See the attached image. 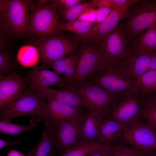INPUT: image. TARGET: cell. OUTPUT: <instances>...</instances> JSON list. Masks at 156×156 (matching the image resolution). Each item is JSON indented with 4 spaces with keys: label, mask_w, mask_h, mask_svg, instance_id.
Instances as JSON below:
<instances>
[{
    "label": "cell",
    "mask_w": 156,
    "mask_h": 156,
    "mask_svg": "<svg viewBox=\"0 0 156 156\" xmlns=\"http://www.w3.org/2000/svg\"><path fill=\"white\" fill-rule=\"evenodd\" d=\"M28 0H0V32L8 37L26 35L31 7Z\"/></svg>",
    "instance_id": "6da1fadb"
},
{
    "label": "cell",
    "mask_w": 156,
    "mask_h": 156,
    "mask_svg": "<svg viewBox=\"0 0 156 156\" xmlns=\"http://www.w3.org/2000/svg\"><path fill=\"white\" fill-rule=\"evenodd\" d=\"M57 0H38L31 7L26 35L47 37L60 32Z\"/></svg>",
    "instance_id": "7a4b0ae2"
},
{
    "label": "cell",
    "mask_w": 156,
    "mask_h": 156,
    "mask_svg": "<svg viewBox=\"0 0 156 156\" xmlns=\"http://www.w3.org/2000/svg\"><path fill=\"white\" fill-rule=\"evenodd\" d=\"M32 44L38 49L41 65L48 68L55 61L78 50L79 43L72 36L62 32L44 37H35Z\"/></svg>",
    "instance_id": "3957f363"
},
{
    "label": "cell",
    "mask_w": 156,
    "mask_h": 156,
    "mask_svg": "<svg viewBox=\"0 0 156 156\" xmlns=\"http://www.w3.org/2000/svg\"><path fill=\"white\" fill-rule=\"evenodd\" d=\"M100 42L79 43L74 79L70 85L75 86L91 80L105 67Z\"/></svg>",
    "instance_id": "277c9868"
},
{
    "label": "cell",
    "mask_w": 156,
    "mask_h": 156,
    "mask_svg": "<svg viewBox=\"0 0 156 156\" xmlns=\"http://www.w3.org/2000/svg\"><path fill=\"white\" fill-rule=\"evenodd\" d=\"M128 9L127 20L117 25L125 32L131 43L141 33L156 23V1L138 0Z\"/></svg>",
    "instance_id": "5b68a950"
},
{
    "label": "cell",
    "mask_w": 156,
    "mask_h": 156,
    "mask_svg": "<svg viewBox=\"0 0 156 156\" xmlns=\"http://www.w3.org/2000/svg\"><path fill=\"white\" fill-rule=\"evenodd\" d=\"M83 119L44 122V127L50 133L55 151L62 155L83 141L81 129Z\"/></svg>",
    "instance_id": "8992f818"
},
{
    "label": "cell",
    "mask_w": 156,
    "mask_h": 156,
    "mask_svg": "<svg viewBox=\"0 0 156 156\" xmlns=\"http://www.w3.org/2000/svg\"><path fill=\"white\" fill-rule=\"evenodd\" d=\"M118 141L150 154L156 150V131L138 119L124 127L113 144Z\"/></svg>",
    "instance_id": "52a82bcc"
},
{
    "label": "cell",
    "mask_w": 156,
    "mask_h": 156,
    "mask_svg": "<svg viewBox=\"0 0 156 156\" xmlns=\"http://www.w3.org/2000/svg\"><path fill=\"white\" fill-rule=\"evenodd\" d=\"M47 103V99L36 90L29 87L13 102L0 110V120H11L25 115L37 116L42 112Z\"/></svg>",
    "instance_id": "ba28073f"
},
{
    "label": "cell",
    "mask_w": 156,
    "mask_h": 156,
    "mask_svg": "<svg viewBox=\"0 0 156 156\" xmlns=\"http://www.w3.org/2000/svg\"><path fill=\"white\" fill-rule=\"evenodd\" d=\"M138 92L115 95L106 118L125 125L141 118L144 104L138 95Z\"/></svg>",
    "instance_id": "9c48e42d"
},
{
    "label": "cell",
    "mask_w": 156,
    "mask_h": 156,
    "mask_svg": "<svg viewBox=\"0 0 156 156\" xmlns=\"http://www.w3.org/2000/svg\"><path fill=\"white\" fill-rule=\"evenodd\" d=\"M99 45L105 67L117 65L132 52L128 37L117 25L100 41Z\"/></svg>",
    "instance_id": "30bf717a"
},
{
    "label": "cell",
    "mask_w": 156,
    "mask_h": 156,
    "mask_svg": "<svg viewBox=\"0 0 156 156\" xmlns=\"http://www.w3.org/2000/svg\"><path fill=\"white\" fill-rule=\"evenodd\" d=\"M89 81L115 95L138 91L137 82L118 65L105 67Z\"/></svg>",
    "instance_id": "8fae6325"
},
{
    "label": "cell",
    "mask_w": 156,
    "mask_h": 156,
    "mask_svg": "<svg viewBox=\"0 0 156 156\" xmlns=\"http://www.w3.org/2000/svg\"><path fill=\"white\" fill-rule=\"evenodd\" d=\"M74 86L88 105L89 109L102 120L105 119L115 94L90 81L84 82Z\"/></svg>",
    "instance_id": "7c38bea8"
},
{
    "label": "cell",
    "mask_w": 156,
    "mask_h": 156,
    "mask_svg": "<svg viewBox=\"0 0 156 156\" xmlns=\"http://www.w3.org/2000/svg\"><path fill=\"white\" fill-rule=\"evenodd\" d=\"M128 14V8L114 9L104 21L95 24L86 32L78 35L74 34L72 36L79 43L100 42L117 25L120 21L127 18Z\"/></svg>",
    "instance_id": "4fadbf2b"
},
{
    "label": "cell",
    "mask_w": 156,
    "mask_h": 156,
    "mask_svg": "<svg viewBox=\"0 0 156 156\" xmlns=\"http://www.w3.org/2000/svg\"><path fill=\"white\" fill-rule=\"evenodd\" d=\"M46 98L47 103L41 113L38 116H33L30 122L38 125V122L43 121L79 119L83 118L84 114L77 109L51 98Z\"/></svg>",
    "instance_id": "5bb4252c"
},
{
    "label": "cell",
    "mask_w": 156,
    "mask_h": 156,
    "mask_svg": "<svg viewBox=\"0 0 156 156\" xmlns=\"http://www.w3.org/2000/svg\"><path fill=\"white\" fill-rule=\"evenodd\" d=\"M29 88L25 78L16 72L0 75V110L8 105Z\"/></svg>",
    "instance_id": "9a60e30c"
},
{
    "label": "cell",
    "mask_w": 156,
    "mask_h": 156,
    "mask_svg": "<svg viewBox=\"0 0 156 156\" xmlns=\"http://www.w3.org/2000/svg\"><path fill=\"white\" fill-rule=\"evenodd\" d=\"M36 90L43 96L50 98L72 107L82 112V109H89L88 105L81 97L76 87L71 85L58 89L48 87H40Z\"/></svg>",
    "instance_id": "2e32d148"
},
{
    "label": "cell",
    "mask_w": 156,
    "mask_h": 156,
    "mask_svg": "<svg viewBox=\"0 0 156 156\" xmlns=\"http://www.w3.org/2000/svg\"><path fill=\"white\" fill-rule=\"evenodd\" d=\"M48 68L42 65L35 66L27 72L25 78L30 88L35 90L40 87L55 85L62 88L68 85L64 78Z\"/></svg>",
    "instance_id": "e0dca14e"
},
{
    "label": "cell",
    "mask_w": 156,
    "mask_h": 156,
    "mask_svg": "<svg viewBox=\"0 0 156 156\" xmlns=\"http://www.w3.org/2000/svg\"><path fill=\"white\" fill-rule=\"evenodd\" d=\"M152 53L136 56L131 52L117 65L137 82L139 78L147 71Z\"/></svg>",
    "instance_id": "ac0fdd59"
},
{
    "label": "cell",
    "mask_w": 156,
    "mask_h": 156,
    "mask_svg": "<svg viewBox=\"0 0 156 156\" xmlns=\"http://www.w3.org/2000/svg\"><path fill=\"white\" fill-rule=\"evenodd\" d=\"M131 45L132 52L135 55L156 52V23L139 34Z\"/></svg>",
    "instance_id": "d6986e66"
},
{
    "label": "cell",
    "mask_w": 156,
    "mask_h": 156,
    "mask_svg": "<svg viewBox=\"0 0 156 156\" xmlns=\"http://www.w3.org/2000/svg\"><path fill=\"white\" fill-rule=\"evenodd\" d=\"M126 125L105 118L99 125L97 143L105 145H112Z\"/></svg>",
    "instance_id": "ffe728a7"
},
{
    "label": "cell",
    "mask_w": 156,
    "mask_h": 156,
    "mask_svg": "<svg viewBox=\"0 0 156 156\" xmlns=\"http://www.w3.org/2000/svg\"><path fill=\"white\" fill-rule=\"evenodd\" d=\"M102 120L99 116L89 109L84 114L81 129L83 141L97 142L99 126Z\"/></svg>",
    "instance_id": "44dd1931"
},
{
    "label": "cell",
    "mask_w": 156,
    "mask_h": 156,
    "mask_svg": "<svg viewBox=\"0 0 156 156\" xmlns=\"http://www.w3.org/2000/svg\"><path fill=\"white\" fill-rule=\"evenodd\" d=\"M55 151L50 133L44 127L40 140L26 156H56Z\"/></svg>",
    "instance_id": "7402d4cb"
},
{
    "label": "cell",
    "mask_w": 156,
    "mask_h": 156,
    "mask_svg": "<svg viewBox=\"0 0 156 156\" xmlns=\"http://www.w3.org/2000/svg\"><path fill=\"white\" fill-rule=\"evenodd\" d=\"M40 57L38 49L32 44L22 46L18 50L17 54L18 62L25 67L36 66Z\"/></svg>",
    "instance_id": "603a6c76"
},
{
    "label": "cell",
    "mask_w": 156,
    "mask_h": 156,
    "mask_svg": "<svg viewBox=\"0 0 156 156\" xmlns=\"http://www.w3.org/2000/svg\"><path fill=\"white\" fill-rule=\"evenodd\" d=\"M107 146L96 142L83 141L65 151L61 156H87L92 151Z\"/></svg>",
    "instance_id": "cb8c5ba5"
},
{
    "label": "cell",
    "mask_w": 156,
    "mask_h": 156,
    "mask_svg": "<svg viewBox=\"0 0 156 156\" xmlns=\"http://www.w3.org/2000/svg\"><path fill=\"white\" fill-rule=\"evenodd\" d=\"M137 84L143 96L156 92V70L144 73L139 78Z\"/></svg>",
    "instance_id": "d4e9b609"
},
{
    "label": "cell",
    "mask_w": 156,
    "mask_h": 156,
    "mask_svg": "<svg viewBox=\"0 0 156 156\" xmlns=\"http://www.w3.org/2000/svg\"><path fill=\"white\" fill-rule=\"evenodd\" d=\"M91 7L94 8L92 0L84 1L68 10L61 11L58 13V16L60 15L61 18V23H65L75 20L83 11Z\"/></svg>",
    "instance_id": "484cf974"
},
{
    "label": "cell",
    "mask_w": 156,
    "mask_h": 156,
    "mask_svg": "<svg viewBox=\"0 0 156 156\" xmlns=\"http://www.w3.org/2000/svg\"><path fill=\"white\" fill-rule=\"evenodd\" d=\"M95 24L77 19L65 23H61L59 31L72 32L75 35H80L88 31Z\"/></svg>",
    "instance_id": "4316f807"
},
{
    "label": "cell",
    "mask_w": 156,
    "mask_h": 156,
    "mask_svg": "<svg viewBox=\"0 0 156 156\" xmlns=\"http://www.w3.org/2000/svg\"><path fill=\"white\" fill-rule=\"evenodd\" d=\"M17 67L15 60L8 49L0 50V75L16 73Z\"/></svg>",
    "instance_id": "83f0119b"
},
{
    "label": "cell",
    "mask_w": 156,
    "mask_h": 156,
    "mask_svg": "<svg viewBox=\"0 0 156 156\" xmlns=\"http://www.w3.org/2000/svg\"><path fill=\"white\" fill-rule=\"evenodd\" d=\"M38 125L30 122L28 125L14 124L10 121L4 120L0 121V132L12 135H19L26 131L33 129Z\"/></svg>",
    "instance_id": "f1b7e54d"
},
{
    "label": "cell",
    "mask_w": 156,
    "mask_h": 156,
    "mask_svg": "<svg viewBox=\"0 0 156 156\" xmlns=\"http://www.w3.org/2000/svg\"><path fill=\"white\" fill-rule=\"evenodd\" d=\"M138 0H93L92 2L95 7L108 8L112 10L128 8Z\"/></svg>",
    "instance_id": "f546056e"
},
{
    "label": "cell",
    "mask_w": 156,
    "mask_h": 156,
    "mask_svg": "<svg viewBox=\"0 0 156 156\" xmlns=\"http://www.w3.org/2000/svg\"><path fill=\"white\" fill-rule=\"evenodd\" d=\"M141 117L145 120L147 125L156 131V105L145 103L142 108Z\"/></svg>",
    "instance_id": "4dcf8cb0"
},
{
    "label": "cell",
    "mask_w": 156,
    "mask_h": 156,
    "mask_svg": "<svg viewBox=\"0 0 156 156\" xmlns=\"http://www.w3.org/2000/svg\"><path fill=\"white\" fill-rule=\"evenodd\" d=\"M112 156H147L145 153L133 148L117 145H112Z\"/></svg>",
    "instance_id": "1f68e13d"
},
{
    "label": "cell",
    "mask_w": 156,
    "mask_h": 156,
    "mask_svg": "<svg viewBox=\"0 0 156 156\" xmlns=\"http://www.w3.org/2000/svg\"><path fill=\"white\" fill-rule=\"evenodd\" d=\"M79 56L78 50L71 54L70 61L63 74V77L68 85L72 83L75 76L76 64Z\"/></svg>",
    "instance_id": "d6a6232c"
},
{
    "label": "cell",
    "mask_w": 156,
    "mask_h": 156,
    "mask_svg": "<svg viewBox=\"0 0 156 156\" xmlns=\"http://www.w3.org/2000/svg\"><path fill=\"white\" fill-rule=\"evenodd\" d=\"M70 55L55 61L49 65V68H52L53 71L59 75L63 74L70 61Z\"/></svg>",
    "instance_id": "836d02e7"
},
{
    "label": "cell",
    "mask_w": 156,
    "mask_h": 156,
    "mask_svg": "<svg viewBox=\"0 0 156 156\" xmlns=\"http://www.w3.org/2000/svg\"><path fill=\"white\" fill-rule=\"evenodd\" d=\"M96 10V8L93 7L86 9L80 14L77 19L88 22L95 23Z\"/></svg>",
    "instance_id": "e575fe53"
},
{
    "label": "cell",
    "mask_w": 156,
    "mask_h": 156,
    "mask_svg": "<svg viewBox=\"0 0 156 156\" xmlns=\"http://www.w3.org/2000/svg\"><path fill=\"white\" fill-rule=\"evenodd\" d=\"M58 4V13L68 10L76 5L84 1L83 0H57Z\"/></svg>",
    "instance_id": "d590c367"
},
{
    "label": "cell",
    "mask_w": 156,
    "mask_h": 156,
    "mask_svg": "<svg viewBox=\"0 0 156 156\" xmlns=\"http://www.w3.org/2000/svg\"><path fill=\"white\" fill-rule=\"evenodd\" d=\"M112 10L108 8H97L96 10L95 23L104 21L109 15Z\"/></svg>",
    "instance_id": "8d00e7d4"
},
{
    "label": "cell",
    "mask_w": 156,
    "mask_h": 156,
    "mask_svg": "<svg viewBox=\"0 0 156 156\" xmlns=\"http://www.w3.org/2000/svg\"><path fill=\"white\" fill-rule=\"evenodd\" d=\"M112 145H108L104 148L94 151L87 156H112Z\"/></svg>",
    "instance_id": "74e56055"
},
{
    "label": "cell",
    "mask_w": 156,
    "mask_h": 156,
    "mask_svg": "<svg viewBox=\"0 0 156 156\" xmlns=\"http://www.w3.org/2000/svg\"><path fill=\"white\" fill-rule=\"evenodd\" d=\"M156 70V52L152 53L150 63L147 71Z\"/></svg>",
    "instance_id": "f35d334b"
},
{
    "label": "cell",
    "mask_w": 156,
    "mask_h": 156,
    "mask_svg": "<svg viewBox=\"0 0 156 156\" xmlns=\"http://www.w3.org/2000/svg\"><path fill=\"white\" fill-rule=\"evenodd\" d=\"M21 142L18 139H17L13 142H9L0 139V149L5 147H8L10 145L13 144H20Z\"/></svg>",
    "instance_id": "ab89813d"
},
{
    "label": "cell",
    "mask_w": 156,
    "mask_h": 156,
    "mask_svg": "<svg viewBox=\"0 0 156 156\" xmlns=\"http://www.w3.org/2000/svg\"><path fill=\"white\" fill-rule=\"evenodd\" d=\"M6 156H26L15 149L10 150Z\"/></svg>",
    "instance_id": "60d3db41"
},
{
    "label": "cell",
    "mask_w": 156,
    "mask_h": 156,
    "mask_svg": "<svg viewBox=\"0 0 156 156\" xmlns=\"http://www.w3.org/2000/svg\"><path fill=\"white\" fill-rule=\"evenodd\" d=\"M147 102L151 103L156 105V95Z\"/></svg>",
    "instance_id": "b9f144b4"
},
{
    "label": "cell",
    "mask_w": 156,
    "mask_h": 156,
    "mask_svg": "<svg viewBox=\"0 0 156 156\" xmlns=\"http://www.w3.org/2000/svg\"><path fill=\"white\" fill-rule=\"evenodd\" d=\"M150 156H156V154H155L152 153Z\"/></svg>",
    "instance_id": "7bdbcfd3"
}]
</instances>
